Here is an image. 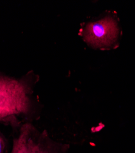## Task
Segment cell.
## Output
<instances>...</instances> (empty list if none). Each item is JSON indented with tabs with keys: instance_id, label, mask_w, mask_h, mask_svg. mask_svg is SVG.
Segmentation results:
<instances>
[{
	"instance_id": "obj_4",
	"label": "cell",
	"mask_w": 135,
	"mask_h": 153,
	"mask_svg": "<svg viewBox=\"0 0 135 153\" xmlns=\"http://www.w3.org/2000/svg\"><path fill=\"white\" fill-rule=\"evenodd\" d=\"M5 141L3 136L0 134V153H4V149H5Z\"/></svg>"
},
{
	"instance_id": "obj_1",
	"label": "cell",
	"mask_w": 135,
	"mask_h": 153,
	"mask_svg": "<svg viewBox=\"0 0 135 153\" xmlns=\"http://www.w3.org/2000/svg\"><path fill=\"white\" fill-rule=\"evenodd\" d=\"M80 33L88 46L105 51L114 50L119 46L122 30L116 12L110 11L86 23Z\"/></svg>"
},
{
	"instance_id": "obj_3",
	"label": "cell",
	"mask_w": 135,
	"mask_h": 153,
	"mask_svg": "<svg viewBox=\"0 0 135 153\" xmlns=\"http://www.w3.org/2000/svg\"><path fill=\"white\" fill-rule=\"evenodd\" d=\"M67 146L55 142L47 133L40 132L30 124L20 129V134L13 140L12 153H64Z\"/></svg>"
},
{
	"instance_id": "obj_2",
	"label": "cell",
	"mask_w": 135,
	"mask_h": 153,
	"mask_svg": "<svg viewBox=\"0 0 135 153\" xmlns=\"http://www.w3.org/2000/svg\"><path fill=\"white\" fill-rule=\"evenodd\" d=\"M29 88L23 81L0 75V121L13 123L30 110Z\"/></svg>"
}]
</instances>
